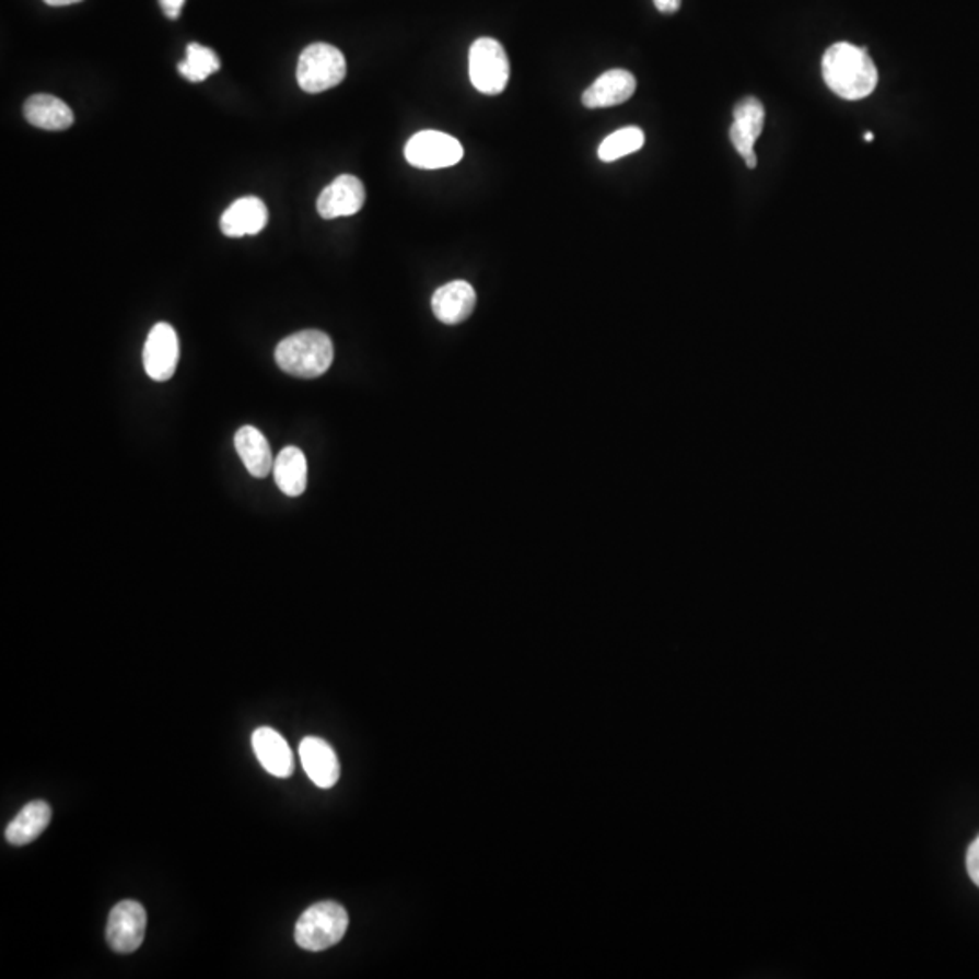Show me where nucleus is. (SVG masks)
Here are the masks:
<instances>
[{
    "mask_svg": "<svg viewBox=\"0 0 979 979\" xmlns=\"http://www.w3.org/2000/svg\"><path fill=\"white\" fill-rule=\"evenodd\" d=\"M476 308V291L468 281L456 280L440 287L432 296L435 318L445 325H459Z\"/></svg>",
    "mask_w": 979,
    "mask_h": 979,
    "instance_id": "nucleus-14",
    "label": "nucleus"
},
{
    "mask_svg": "<svg viewBox=\"0 0 979 979\" xmlns=\"http://www.w3.org/2000/svg\"><path fill=\"white\" fill-rule=\"evenodd\" d=\"M276 485L289 498H298L307 488V457L298 446H287L275 459Z\"/></svg>",
    "mask_w": 979,
    "mask_h": 979,
    "instance_id": "nucleus-19",
    "label": "nucleus"
},
{
    "mask_svg": "<svg viewBox=\"0 0 979 979\" xmlns=\"http://www.w3.org/2000/svg\"><path fill=\"white\" fill-rule=\"evenodd\" d=\"M863 140H865V142H869V143L873 142V140H874L873 132H865V137H863Z\"/></svg>",
    "mask_w": 979,
    "mask_h": 979,
    "instance_id": "nucleus-26",
    "label": "nucleus"
},
{
    "mask_svg": "<svg viewBox=\"0 0 979 979\" xmlns=\"http://www.w3.org/2000/svg\"><path fill=\"white\" fill-rule=\"evenodd\" d=\"M653 2H655V8L661 13H677L680 10V4H683V0H653Z\"/></svg>",
    "mask_w": 979,
    "mask_h": 979,
    "instance_id": "nucleus-24",
    "label": "nucleus"
},
{
    "mask_svg": "<svg viewBox=\"0 0 979 979\" xmlns=\"http://www.w3.org/2000/svg\"><path fill=\"white\" fill-rule=\"evenodd\" d=\"M24 117L27 123L46 131H65L73 124V112L66 102L57 96L38 93L27 98L24 104Z\"/></svg>",
    "mask_w": 979,
    "mask_h": 979,
    "instance_id": "nucleus-16",
    "label": "nucleus"
},
{
    "mask_svg": "<svg viewBox=\"0 0 979 979\" xmlns=\"http://www.w3.org/2000/svg\"><path fill=\"white\" fill-rule=\"evenodd\" d=\"M349 926V914L336 901H319L298 920L294 940L305 951L319 953L341 942Z\"/></svg>",
    "mask_w": 979,
    "mask_h": 979,
    "instance_id": "nucleus-3",
    "label": "nucleus"
},
{
    "mask_svg": "<svg viewBox=\"0 0 979 979\" xmlns=\"http://www.w3.org/2000/svg\"><path fill=\"white\" fill-rule=\"evenodd\" d=\"M303 769L318 788L330 789L339 780V760L333 746L318 736H307L300 744Z\"/></svg>",
    "mask_w": 979,
    "mask_h": 979,
    "instance_id": "nucleus-13",
    "label": "nucleus"
},
{
    "mask_svg": "<svg viewBox=\"0 0 979 979\" xmlns=\"http://www.w3.org/2000/svg\"><path fill=\"white\" fill-rule=\"evenodd\" d=\"M48 5H55V8H59V5H71L77 4V2H82V0H44Z\"/></svg>",
    "mask_w": 979,
    "mask_h": 979,
    "instance_id": "nucleus-25",
    "label": "nucleus"
},
{
    "mask_svg": "<svg viewBox=\"0 0 979 979\" xmlns=\"http://www.w3.org/2000/svg\"><path fill=\"white\" fill-rule=\"evenodd\" d=\"M365 186L360 178L352 175H341L325 187L318 196L319 217L325 220H334L339 217H352L365 206Z\"/></svg>",
    "mask_w": 979,
    "mask_h": 979,
    "instance_id": "nucleus-10",
    "label": "nucleus"
},
{
    "mask_svg": "<svg viewBox=\"0 0 979 979\" xmlns=\"http://www.w3.org/2000/svg\"><path fill=\"white\" fill-rule=\"evenodd\" d=\"M967 873L979 887V837L970 843L969 851H967Z\"/></svg>",
    "mask_w": 979,
    "mask_h": 979,
    "instance_id": "nucleus-22",
    "label": "nucleus"
},
{
    "mask_svg": "<svg viewBox=\"0 0 979 979\" xmlns=\"http://www.w3.org/2000/svg\"><path fill=\"white\" fill-rule=\"evenodd\" d=\"M51 821V807L44 800H35L22 807L21 813L5 827V840L11 846H27L37 840Z\"/></svg>",
    "mask_w": 979,
    "mask_h": 979,
    "instance_id": "nucleus-17",
    "label": "nucleus"
},
{
    "mask_svg": "<svg viewBox=\"0 0 979 979\" xmlns=\"http://www.w3.org/2000/svg\"><path fill=\"white\" fill-rule=\"evenodd\" d=\"M468 69L471 85L482 95H499L509 85V55L496 38L481 37L471 44Z\"/></svg>",
    "mask_w": 979,
    "mask_h": 979,
    "instance_id": "nucleus-5",
    "label": "nucleus"
},
{
    "mask_svg": "<svg viewBox=\"0 0 979 979\" xmlns=\"http://www.w3.org/2000/svg\"><path fill=\"white\" fill-rule=\"evenodd\" d=\"M253 749L267 773L278 779H287L294 773V755L278 731L258 727L253 733Z\"/></svg>",
    "mask_w": 979,
    "mask_h": 979,
    "instance_id": "nucleus-15",
    "label": "nucleus"
},
{
    "mask_svg": "<svg viewBox=\"0 0 979 979\" xmlns=\"http://www.w3.org/2000/svg\"><path fill=\"white\" fill-rule=\"evenodd\" d=\"M642 145H644L642 129H619V131L611 132L608 138H604L603 143L598 145V159L603 162H615L622 156L637 153Z\"/></svg>",
    "mask_w": 979,
    "mask_h": 979,
    "instance_id": "nucleus-21",
    "label": "nucleus"
},
{
    "mask_svg": "<svg viewBox=\"0 0 979 979\" xmlns=\"http://www.w3.org/2000/svg\"><path fill=\"white\" fill-rule=\"evenodd\" d=\"M269 220L267 206L256 196H245L234 201L220 218V229L229 238H244L261 233Z\"/></svg>",
    "mask_w": 979,
    "mask_h": 979,
    "instance_id": "nucleus-12",
    "label": "nucleus"
},
{
    "mask_svg": "<svg viewBox=\"0 0 979 979\" xmlns=\"http://www.w3.org/2000/svg\"><path fill=\"white\" fill-rule=\"evenodd\" d=\"M218 69H220L218 55L211 48L198 43L187 46L186 60L178 66L182 77H186L189 82H203L207 77L217 73Z\"/></svg>",
    "mask_w": 979,
    "mask_h": 979,
    "instance_id": "nucleus-20",
    "label": "nucleus"
},
{
    "mask_svg": "<svg viewBox=\"0 0 979 979\" xmlns=\"http://www.w3.org/2000/svg\"><path fill=\"white\" fill-rule=\"evenodd\" d=\"M347 74V60L330 44H311L300 55L296 68L298 84L305 93L316 95L341 84Z\"/></svg>",
    "mask_w": 979,
    "mask_h": 979,
    "instance_id": "nucleus-4",
    "label": "nucleus"
},
{
    "mask_svg": "<svg viewBox=\"0 0 979 979\" xmlns=\"http://www.w3.org/2000/svg\"><path fill=\"white\" fill-rule=\"evenodd\" d=\"M821 74L827 88L843 101H862L873 95L878 85V69L867 49L838 43L821 59Z\"/></svg>",
    "mask_w": 979,
    "mask_h": 979,
    "instance_id": "nucleus-1",
    "label": "nucleus"
},
{
    "mask_svg": "<svg viewBox=\"0 0 979 979\" xmlns=\"http://www.w3.org/2000/svg\"><path fill=\"white\" fill-rule=\"evenodd\" d=\"M275 358L287 374L313 380L324 376L333 365V341L322 330H302L280 341Z\"/></svg>",
    "mask_w": 979,
    "mask_h": 979,
    "instance_id": "nucleus-2",
    "label": "nucleus"
},
{
    "mask_svg": "<svg viewBox=\"0 0 979 979\" xmlns=\"http://www.w3.org/2000/svg\"><path fill=\"white\" fill-rule=\"evenodd\" d=\"M180 358V343L175 328L156 324L143 347V369L154 382H167L175 374Z\"/></svg>",
    "mask_w": 979,
    "mask_h": 979,
    "instance_id": "nucleus-9",
    "label": "nucleus"
},
{
    "mask_svg": "<svg viewBox=\"0 0 979 979\" xmlns=\"http://www.w3.org/2000/svg\"><path fill=\"white\" fill-rule=\"evenodd\" d=\"M766 112L757 96H746L733 109V126L730 129L731 143L736 153L746 160L747 170H757L755 143L762 135Z\"/></svg>",
    "mask_w": 979,
    "mask_h": 979,
    "instance_id": "nucleus-8",
    "label": "nucleus"
},
{
    "mask_svg": "<svg viewBox=\"0 0 979 979\" xmlns=\"http://www.w3.org/2000/svg\"><path fill=\"white\" fill-rule=\"evenodd\" d=\"M234 446L250 476L261 479L269 476V471L275 468L269 441L265 440V435L255 427H242L234 435Z\"/></svg>",
    "mask_w": 979,
    "mask_h": 979,
    "instance_id": "nucleus-18",
    "label": "nucleus"
},
{
    "mask_svg": "<svg viewBox=\"0 0 979 979\" xmlns=\"http://www.w3.org/2000/svg\"><path fill=\"white\" fill-rule=\"evenodd\" d=\"M637 90V79L626 69H609L601 74L583 93V106L587 109L619 106L630 101Z\"/></svg>",
    "mask_w": 979,
    "mask_h": 979,
    "instance_id": "nucleus-11",
    "label": "nucleus"
},
{
    "mask_svg": "<svg viewBox=\"0 0 979 979\" xmlns=\"http://www.w3.org/2000/svg\"><path fill=\"white\" fill-rule=\"evenodd\" d=\"M184 4H186V0H160L162 10L170 19H178L184 10Z\"/></svg>",
    "mask_w": 979,
    "mask_h": 979,
    "instance_id": "nucleus-23",
    "label": "nucleus"
},
{
    "mask_svg": "<svg viewBox=\"0 0 979 979\" xmlns=\"http://www.w3.org/2000/svg\"><path fill=\"white\" fill-rule=\"evenodd\" d=\"M405 159L418 170H445L461 162L463 145L446 132H416L405 145Z\"/></svg>",
    "mask_w": 979,
    "mask_h": 979,
    "instance_id": "nucleus-6",
    "label": "nucleus"
},
{
    "mask_svg": "<svg viewBox=\"0 0 979 979\" xmlns=\"http://www.w3.org/2000/svg\"><path fill=\"white\" fill-rule=\"evenodd\" d=\"M148 926V912L142 904L124 900L113 907L107 920L106 940L118 954H131L140 948Z\"/></svg>",
    "mask_w": 979,
    "mask_h": 979,
    "instance_id": "nucleus-7",
    "label": "nucleus"
}]
</instances>
